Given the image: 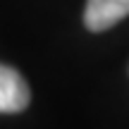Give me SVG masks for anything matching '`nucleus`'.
<instances>
[{
  "instance_id": "nucleus-1",
  "label": "nucleus",
  "mask_w": 129,
  "mask_h": 129,
  "mask_svg": "<svg viewBox=\"0 0 129 129\" xmlns=\"http://www.w3.org/2000/svg\"><path fill=\"white\" fill-rule=\"evenodd\" d=\"M29 103H31V91L24 77L14 67L0 64V112L14 115L26 110Z\"/></svg>"
},
{
  "instance_id": "nucleus-2",
  "label": "nucleus",
  "mask_w": 129,
  "mask_h": 129,
  "mask_svg": "<svg viewBox=\"0 0 129 129\" xmlns=\"http://www.w3.org/2000/svg\"><path fill=\"white\" fill-rule=\"evenodd\" d=\"M129 14V0H86L84 24L88 31L101 34L112 29Z\"/></svg>"
}]
</instances>
